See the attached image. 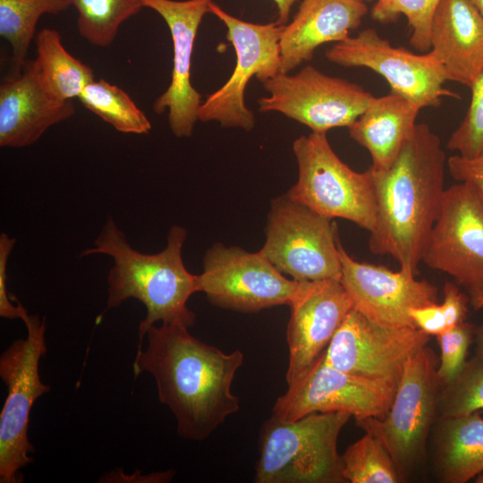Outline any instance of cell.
I'll return each mask as SVG.
<instances>
[{
    "label": "cell",
    "instance_id": "obj_1",
    "mask_svg": "<svg viewBox=\"0 0 483 483\" xmlns=\"http://www.w3.org/2000/svg\"><path fill=\"white\" fill-rule=\"evenodd\" d=\"M182 323L151 326L148 347L138 348L135 378L150 373L161 403L172 411L177 433L193 441L207 439L225 419L240 409L232 391L243 353H230L195 338Z\"/></svg>",
    "mask_w": 483,
    "mask_h": 483
},
{
    "label": "cell",
    "instance_id": "obj_2",
    "mask_svg": "<svg viewBox=\"0 0 483 483\" xmlns=\"http://www.w3.org/2000/svg\"><path fill=\"white\" fill-rule=\"evenodd\" d=\"M369 168L377 200L369 250L417 273L445 190L447 158L440 139L428 124L417 123L389 168Z\"/></svg>",
    "mask_w": 483,
    "mask_h": 483
},
{
    "label": "cell",
    "instance_id": "obj_3",
    "mask_svg": "<svg viewBox=\"0 0 483 483\" xmlns=\"http://www.w3.org/2000/svg\"><path fill=\"white\" fill-rule=\"evenodd\" d=\"M187 238L183 227L173 226L166 246L155 254L142 253L131 247L113 218L103 226L94 247L81 256L106 254L114 259L109 270L107 308L119 307L132 298L147 310L139 325V348L148 328L157 322L193 326L195 314L187 308L190 297L199 291L197 275L185 267L182 250Z\"/></svg>",
    "mask_w": 483,
    "mask_h": 483
},
{
    "label": "cell",
    "instance_id": "obj_4",
    "mask_svg": "<svg viewBox=\"0 0 483 483\" xmlns=\"http://www.w3.org/2000/svg\"><path fill=\"white\" fill-rule=\"evenodd\" d=\"M343 412H315L295 420L274 416L262 426L255 483H343L337 450Z\"/></svg>",
    "mask_w": 483,
    "mask_h": 483
},
{
    "label": "cell",
    "instance_id": "obj_5",
    "mask_svg": "<svg viewBox=\"0 0 483 483\" xmlns=\"http://www.w3.org/2000/svg\"><path fill=\"white\" fill-rule=\"evenodd\" d=\"M292 151L298 179L286 195L323 216L346 219L371 232L377 219L371 169L359 173L343 162L326 132L297 138Z\"/></svg>",
    "mask_w": 483,
    "mask_h": 483
},
{
    "label": "cell",
    "instance_id": "obj_6",
    "mask_svg": "<svg viewBox=\"0 0 483 483\" xmlns=\"http://www.w3.org/2000/svg\"><path fill=\"white\" fill-rule=\"evenodd\" d=\"M27 337L17 339L0 356V377L7 395L0 414V482L21 483V470L33 462L35 449L28 437L34 402L51 390L41 381L39 360L47 352L46 318L25 315Z\"/></svg>",
    "mask_w": 483,
    "mask_h": 483
},
{
    "label": "cell",
    "instance_id": "obj_7",
    "mask_svg": "<svg viewBox=\"0 0 483 483\" xmlns=\"http://www.w3.org/2000/svg\"><path fill=\"white\" fill-rule=\"evenodd\" d=\"M286 194L271 201L259 252L295 281H341L336 225Z\"/></svg>",
    "mask_w": 483,
    "mask_h": 483
},
{
    "label": "cell",
    "instance_id": "obj_8",
    "mask_svg": "<svg viewBox=\"0 0 483 483\" xmlns=\"http://www.w3.org/2000/svg\"><path fill=\"white\" fill-rule=\"evenodd\" d=\"M209 13L225 26L226 38L235 50L236 64L226 82L202 102L198 119L250 131L256 120L245 104V89L253 76L263 83L280 72V38L284 25L242 21L214 1L209 4Z\"/></svg>",
    "mask_w": 483,
    "mask_h": 483
},
{
    "label": "cell",
    "instance_id": "obj_9",
    "mask_svg": "<svg viewBox=\"0 0 483 483\" xmlns=\"http://www.w3.org/2000/svg\"><path fill=\"white\" fill-rule=\"evenodd\" d=\"M439 386L433 353L425 346L406 362L386 415L356 420L379 437L402 479L424 457Z\"/></svg>",
    "mask_w": 483,
    "mask_h": 483
},
{
    "label": "cell",
    "instance_id": "obj_10",
    "mask_svg": "<svg viewBox=\"0 0 483 483\" xmlns=\"http://www.w3.org/2000/svg\"><path fill=\"white\" fill-rule=\"evenodd\" d=\"M421 261L451 275L476 308L483 296V199L471 185L445 190Z\"/></svg>",
    "mask_w": 483,
    "mask_h": 483
},
{
    "label": "cell",
    "instance_id": "obj_11",
    "mask_svg": "<svg viewBox=\"0 0 483 483\" xmlns=\"http://www.w3.org/2000/svg\"><path fill=\"white\" fill-rule=\"evenodd\" d=\"M262 84L268 96L259 98V112L281 113L315 132L348 128L374 97L360 85L312 65L295 74L279 72Z\"/></svg>",
    "mask_w": 483,
    "mask_h": 483
},
{
    "label": "cell",
    "instance_id": "obj_12",
    "mask_svg": "<svg viewBox=\"0 0 483 483\" xmlns=\"http://www.w3.org/2000/svg\"><path fill=\"white\" fill-rule=\"evenodd\" d=\"M398 382L371 378L341 370L325 360V352L298 380L288 386L274 406L272 416L295 420L315 412H343L355 420L383 419Z\"/></svg>",
    "mask_w": 483,
    "mask_h": 483
},
{
    "label": "cell",
    "instance_id": "obj_13",
    "mask_svg": "<svg viewBox=\"0 0 483 483\" xmlns=\"http://www.w3.org/2000/svg\"><path fill=\"white\" fill-rule=\"evenodd\" d=\"M326 57L346 68L372 70L386 79L391 91L420 108L438 106L444 97H459L445 87L446 73L429 51L414 54L394 47L372 28L335 43L326 52Z\"/></svg>",
    "mask_w": 483,
    "mask_h": 483
},
{
    "label": "cell",
    "instance_id": "obj_14",
    "mask_svg": "<svg viewBox=\"0 0 483 483\" xmlns=\"http://www.w3.org/2000/svg\"><path fill=\"white\" fill-rule=\"evenodd\" d=\"M197 280L210 303L244 313L289 306L298 286V281L284 277L259 251L221 243L207 250Z\"/></svg>",
    "mask_w": 483,
    "mask_h": 483
},
{
    "label": "cell",
    "instance_id": "obj_15",
    "mask_svg": "<svg viewBox=\"0 0 483 483\" xmlns=\"http://www.w3.org/2000/svg\"><path fill=\"white\" fill-rule=\"evenodd\" d=\"M429 338L417 327L380 326L352 309L326 349L325 360L349 373L399 382L408 360Z\"/></svg>",
    "mask_w": 483,
    "mask_h": 483
},
{
    "label": "cell",
    "instance_id": "obj_16",
    "mask_svg": "<svg viewBox=\"0 0 483 483\" xmlns=\"http://www.w3.org/2000/svg\"><path fill=\"white\" fill-rule=\"evenodd\" d=\"M341 283L353 309L372 322L391 328H415L410 310L437 301V288L416 279L409 268L396 272L353 259L338 241Z\"/></svg>",
    "mask_w": 483,
    "mask_h": 483
},
{
    "label": "cell",
    "instance_id": "obj_17",
    "mask_svg": "<svg viewBox=\"0 0 483 483\" xmlns=\"http://www.w3.org/2000/svg\"><path fill=\"white\" fill-rule=\"evenodd\" d=\"M289 306V361L285 376L288 386L313 366L353 309L343 284L335 279L298 281Z\"/></svg>",
    "mask_w": 483,
    "mask_h": 483
},
{
    "label": "cell",
    "instance_id": "obj_18",
    "mask_svg": "<svg viewBox=\"0 0 483 483\" xmlns=\"http://www.w3.org/2000/svg\"><path fill=\"white\" fill-rule=\"evenodd\" d=\"M166 22L173 42V70L167 89L154 102L157 114L167 111L169 127L178 138L191 136L202 104L191 83V56L199 27L213 0H141Z\"/></svg>",
    "mask_w": 483,
    "mask_h": 483
},
{
    "label": "cell",
    "instance_id": "obj_19",
    "mask_svg": "<svg viewBox=\"0 0 483 483\" xmlns=\"http://www.w3.org/2000/svg\"><path fill=\"white\" fill-rule=\"evenodd\" d=\"M75 113L70 101H62L45 89L34 60L21 72L9 76L0 86V146L24 148L38 141L53 125Z\"/></svg>",
    "mask_w": 483,
    "mask_h": 483
},
{
    "label": "cell",
    "instance_id": "obj_20",
    "mask_svg": "<svg viewBox=\"0 0 483 483\" xmlns=\"http://www.w3.org/2000/svg\"><path fill=\"white\" fill-rule=\"evenodd\" d=\"M367 13L361 0H302L281 33L280 72L288 73L310 61L321 45L347 38Z\"/></svg>",
    "mask_w": 483,
    "mask_h": 483
},
{
    "label": "cell",
    "instance_id": "obj_21",
    "mask_svg": "<svg viewBox=\"0 0 483 483\" xmlns=\"http://www.w3.org/2000/svg\"><path fill=\"white\" fill-rule=\"evenodd\" d=\"M429 52L448 80L470 88L483 71V16L470 0H442L431 23Z\"/></svg>",
    "mask_w": 483,
    "mask_h": 483
},
{
    "label": "cell",
    "instance_id": "obj_22",
    "mask_svg": "<svg viewBox=\"0 0 483 483\" xmlns=\"http://www.w3.org/2000/svg\"><path fill=\"white\" fill-rule=\"evenodd\" d=\"M421 108L391 91L371 99L364 112L349 127L350 137L365 148L373 170H386L394 162L411 137Z\"/></svg>",
    "mask_w": 483,
    "mask_h": 483
},
{
    "label": "cell",
    "instance_id": "obj_23",
    "mask_svg": "<svg viewBox=\"0 0 483 483\" xmlns=\"http://www.w3.org/2000/svg\"><path fill=\"white\" fill-rule=\"evenodd\" d=\"M436 469L445 483H466L483 471V418L479 411L440 418Z\"/></svg>",
    "mask_w": 483,
    "mask_h": 483
},
{
    "label": "cell",
    "instance_id": "obj_24",
    "mask_svg": "<svg viewBox=\"0 0 483 483\" xmlns=\"http://www.w3.org/2000/svg\"><path fill=\"white\" fill-rule=\"evenodd\" d=\"M36 48L34 63L38 77L55 98L62 101L78 98L84 88L95 80L92 69L64 48L56 30L42 29L36 37Z\"/></svg>",
    "mask_w": 483,
    "mask_h": 483
},
{
    "label": "cell",
    "instance_id": "obj_25",
    "mask_svg": "<svg viewBox=\"0 0 483 483\" xmlns=\"http://www.w3.org/2000/svg\"><path fill=\"white\" fill-rule=\"evenodd\" d=\"M71 5L69 0H0V35L11 47L10 76L21 72L39 18Z\"/></svg>",
    "mask_w": 483,
    "mask_h": 483
},
{
    "label": "cell",
    "instance_id": "obj_26",
    "mask_svg": "<svg viewBox=\"0 0 483 483\" xmlns=\"http://www.w3.org/2000/svg\"><path fill=\"white\" fill-rule=\"evenodd\" d=\"M78 99L120 132L148 134L152 128L148 116L131 97L120 87L103 79L89 83Z\"/></svg>",
    "mask_w": 483,
    "mask_h": 483
},
{
    "label": "cell",
    "instance_id": "obj_27",
    "mask_svg": "<svg viewBox=\"0 0 483 483\" xmlns=\"http://www.w3.org/2000/svg\"><path fill=\"white\" fill-rule=\"evenodd\" d=\"M78 11L80 35L91 45L106 47L114 40L122 23L138 14L141 0H69Z\"/></svg>",
    "mask_w": 483,
    "mask_h": 483
},
{
    "label": "cell",
    "instance_id": "obj_28",
    "mask_svg": "<svg viewBox=\"0 0 483 483\" xmlns=\"http://www.w3.org/2000/svg\"><path fill=\"white\" fill-rule=\"evenodd\" d=\"M364 431L342 454L346 482H401L402 478L385 445L371 431Z\"/></svg>",
    "mask_w": 483,
    "mask_h": 483
},
{
    "label": "cell",
    "instance_id": "obj_29",
    "mask_svg": "<svg viewBox=\"0 0 483 483\" xmlns=\"http://www.w3.org/2000/svg\"><path fill=\"white\" fill-rule=\"evenodd\" d=\"M483 410V360L475 356L461 373L443 386L437 401L439 418L467 415Z\"/></svg>",
    "mask_w": 483,
    "mask_h": 483
},
{
    "label": "cell",
    "instance_id": "obj_30",
    "mask_svg": "<svg viewBox=\"0 0 483 483\" xmlns=\"http://www.w3.org/2000/svg\"><path fill=\"white\" fill-rule=\"evenodd\" d=\"M442 0H377L371 10L373 20L387 23L401 15L411 30L410 42L421 52L430 48V30L434 13Z\"/></svg>",
    "mask_w": 483,
    "mask_h": 483
},
{
    "label": "cell",
    "instance_id": "obj_31",
    "mask_svg": "<svg viewBox=\"0 0 483 483\" xmlns=\"http://www.w3.org/2000/svg\"><path fill=\"white\" fill-rule=\"evenodd\" d=\"M469 301L457 284L446 282L441 304L411 309L410 316L417 328L430 336H437L465 322Z\"/></svg>",
    "mask_w": 483,
    "mask_h": 483
},
{
    "label": "cell",
    "instance_id": "obj_32",
    "mask_svg": "<svg viewBox=\"0 0 483 483\" xmlns=\"http://www.w3.org/2000/svg\"><path fill=\"white\" fill-rule=\"evenodd\" d=\"M470 89L471 96L467 112L446 143L448 149L465 157L483 152V71Z\"/></svg>",
    "mask_w": 483,
    "mask_h": 483
},
{
    "label": "cell",
    "instance_id": "obj_33",
    "mask_svg": "<svg viewBox=\"0 0 483 483\" xmlns=\"http://www.w3.org/2000/svg\"><path fill=\"white\" fill-rule=\"evenodd\" d=\"M474 333V326L465 321L436 336L440 348L436 376L442 386L454 380L464 368Z\"/></svg>",
    "mask_w": 483,
    "mask_h": 483
},
{
    "label": "cell",
    "instance_id": "obj_34",
    "mask_svg": "<svg viewBox=\"0 0 483 483\" xmlns=\"http://www.w3.org/2000/svg\"><path fill=\"white\" fill-rule=\"evenodd\" d=\"M447 169L455 181L471 185L483 199V152L473 157L451 156Z\"/></svg>",
    "mask_w": 483,
    "mask_h": 483
},
{
    "label": "cell",
    "instance_id": "obj_35",
    "mask_svg": "<svg viewBox=\"0 0 483 483\" xmlns=\"http://www.w3.org/2000/svg\"><path fill=\"white\" fill-rule=\"evenodd\" d=\"M15 244V239L8 236L5 233L0 235V316L4 318L21 319L28 314L27 309L18 302L15 306L12 303L6 288V267L7 261L13 248Z\"/></svg>",
    "mask_w": 483,
    "mask_h": 483
},
{
    "label": "cell",
    "instance_id": "obj_36",
    "mask_svg": "<svg viewBox=\"0 0 483 483\" xmlns=\"http://www.w3.org/2000/svg\"><path fill=\"white\" fill-rule=\"evenodd\" d=\"M174 471L166 470L160 472H152L148 474H141L140 472H133V474H125L120 469L115 471H111L105 474L99 482H126V483H165L169 482L173 479Z\"/></svg>",
    "mask_w": 483,
    "mask_h": 483
},
{
    "label": "cell",
    "instance_id": "obj_37",
    "mask_svg": "<svg viewBox=\"0 0 483 483\" xmlns=\"http://www.w3.org/2000/svg\"><path fill=\"white\" fill-rule=\"evenodd\" d=\"M277 8V23L286 25L290 13L297 0H273Z\"/></svg>",
    "mask_w": 483,
    "mask_h": 483
},
{
    "label": "cell",
    "instance_id": "obj_38",
    "mask_svg": "<svg viewBox=\"0 0 483 483\" xmlns=\"http://www.w3.org/2000/svg\"><path fill=\"white\" fill-rule=\"evenodd\" d=\"M475 309H481L483 310V296L480 298ZM476 342H477L476 356L479 358L481 360H483V321H482L481 326L477 329Z\"/></svg>",
    "mask_w": 483,
    "mask_h": 483
},
{
    "label": "cell",
    "instance_id": "obj_39",
    "mask_svg": "<svg viewBox=\"0 0 483 483\" xmlns=\"http://www.w3.org/2000/svg\"><path fill=\"white\" fill-rule=\"evenodd\" d=\"M470 1L477 8L479 13L483 16V0H470Z\"/></svg>",
    "mask_w": 483,
    "mask_h": 483
},
{
    "label": "cell",
    "instance_id": "obj_40",
    "mask_svg": "<svg viewBox=\"0 0 483 483\" xmlns=\"http://www.w3.org/2000/svg\"><path fill=\"white\" fill-rule=\"evenodd\" d=\"M476 483H483V471L480 472L474 480Z\"/></svg>",
    "mask_w": 483,
    "mask_h": 483
},
{
    "label": "cell",
    "instance_id": "obj_41",
    "mask_svg": "<svg viewBox=\"0 0 483 483\" xmlns=\"http://www.w3.org/2000/svg\"><path fill=\"white\" fill-rule=\"evenodd\" d=\"M361 1L365 2V1H370V0H361Z\"/></svg>",
    "mask_w": 483,
    "mask_h": 483
}]
</instances>
